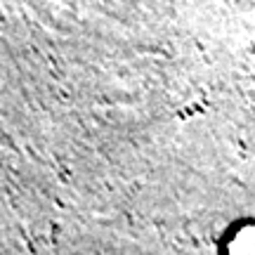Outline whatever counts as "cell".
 Listing matches in <instances>:
<instances>
[{"label": "cell", "mask_w": 255, "mask_h": 255, "mask_svg": "<svg viewBox=\"0 0 255 255\" xmlns=\"http://www.w3.org/2000/svg\"><path fill=\"white\" fill-rule=\"evenodd\" d=\"M229 253H248L255 255V225L237 229V234L227 241Z\"/></svg>", "instance_id": "6da1fadb"}]
</instances>
